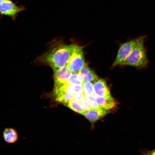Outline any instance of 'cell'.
<instances>
[{"instance_id": "cell-8", "label": "cell", "mask_w": 155, "mask_h": 155, "mask_svg": "<svg viewBox=\"0 0 155 155\" xmlns=\"http://www.w3.org/2000/svg\"><path fill=\"white\" fill-rule=\"evenodd\" d=\"M110 111L101 107L97 109H92L85 111L83 114L85 117L92 122L96 121L109 113Z\"/></svg>"}, {"instance_id": "cell-5", "label": "cell", "mask_w": 155, "mask_h": 155, "mask_svg": "<svg viewBox=\"0 0 155 155\" xmlns=\"http://www.w3.org/2000/svg\"><path fill=\"white\" fill-rule=\"evenodd\" d=\"M25 7L18 6L10 0L0 3V11L2 16H6L15 20L18 13L25 10Z\"/></svg>"}, {"instance_id": "cell-20", "label": "cell", "mask_w": 155, "mask_h": 155, "mask_svg": "<svg viewBox=\"0 0 155 155\" xmlns=\"http://www.w3.org/2000/svg\"><path fill=\"white\" fill-rule=\"evenodd\" d=\"M151 153V154L155 155V150L152 151Z\"/></svg>"}, {"instance_id": "cell-21", "label": "cell", "mask_w": 155, "mask_h": 155, "mask_svg": "<svg viewBox=\"0 0 155 155\" xmlns=\"http://www.w3.org/2000/svg\"><path fill=\"white\" fill-rule=\"evenodd\" d=\"M9 0H0V3L3 2H4L5 1H7Z\"/></svg>"}, {"instance_id": "cell-10", "label": "cell", "mask_w": 155, "mask_h": 155, "mask_svg": "<svg viewBox=\"0 0 155 155\" xmlns=\"http://www.w3.org/2000/svg\"><path fill=\"white\" fill-rule=\"evenodd\" d=\"M97 102L101 107L108 110L115 108L117 104L111 96L104 97L95 95Z\"/></svg>"}, {"instance_id": "cell-16", "label": "cell", "mask_w": 155, "mask_h": 155, "mask_svg": "<svg viewBox=\"0 0 155 155\" xmlns=\"http://www.w3.org/2000/svg\"><path fill=\"white\" fill-rule=\"evenodd\" d=\"M84 92L86 95H95L93 84L90 82H84L82 85Z\"/></svg>"}, {"instance_id": "cell-12", "label": "cell", "mask_w": 155, "mask_h": 155, "mask_svg": "<svg viewBox=\"0 0 155 155\" xmlns=\"http://www.w3.org/2000/svg\"><path fill=\"white\" fill-rule=\"evenodd\" d=\"M3 136L5 141L9 144L16 142L18 137L16 131L12 128H5L3 132Z\"/></svg>"}, {"instance_id": "cell-15", "label": "cell", "mask_w": 155, "mask_h": 155, "mask_svg": "<svg viewBox=\"0 0 155 155\" xmlns=\"http://www.w3.org/2000/svg\"><path fill=\"white\" fill-rule=\"evenodd\" d=\"M65 106L74 111L82 115L85 111L81 104L74 99L70 101Z\"/></svg>"}, {"instance_id": "cell-2", "label": "cell", "mask_w": 155, "mask_h": 155, "mask_svg": "<svg viewBox=\"0 0 155 155\" xmlns=\"http://www.w3.org/2000/svg\"><path fill=\"white\" fill-rule=\"evenodd\" d=\"M146 36L137 37V44L124 61L123 65L130 66L137 68H142L147 66L148 63L144 42Z\"/></svg>"}, {"instance_id": "cell-4", "label": "cell", "mask_w": 155, "mask_h": 155, "mask_svg": "<svg viewBox=\"0 0 155 155\" xmlns=\"http://www.w3.org/2000/svg\"><path fill=\"white\" fill-rule=\"evenodd\" d=\"M137 40V38H135L123 43L120 45L116 59L113 64V67L117 65H123L127 57L136 46Z\"/></svg>"}, {"instance_id": "cell-7", "label": "cell", "mask_w": 155, "mask_h": 155, "mask_svg": "<svg viewBox=\"0 0 155 155\" xmlns=\"http://www.w3.org/2000/svg\"><path fill=\"white\" fill-rule=\"evenodd\" d=\"M93 84L96 95L104 97L111 96L109 89L104 80L98 78L94 81Z\"/></svg>"}, {"instance_id": "cell-1", "label": "cell", "mask_w": 155, "mask_h": 155, "mask_svg": "<svg viewBox=\"0 0 155 155\" xmlns=\"http://www.w3.org/2000/svg\"><path fill=\"white\" fill-rule=\"evenodd\" d=\"M49 49L39 56L37 63L48 65L53 70L67 65L69 58L77 45L65 44L61 38H55L51 42Z\"/></svg>"}, {"instance_id": "cell-9", "label": "cell", "mask_w": 155, "mask_h": 155, "mask_svg": "<svg viewBox=\"0 0 155 155\" xmlns=\"http://www.w3.org/2000/svg\"><path fill=\"white\" fill-rule=\"evenodd\" d=\"M53 92H64L75 94L84 92L82 85H74L67 83L59 87L53 88Z\"/></svg>"}, {"instance_id": "cell-13", "label": "cell", "mask_w": 155, "mask_h": 155, "mask_svg": "<svg viewBox=\"0 0 155 155\" xmlns=\"http://www.w3.org/2000/svg\"><path fill=\"white\" fill-rule=\"evenodd\" d=\"M54 97L55 101L62 103L65 105L70 101L73 99L74 94L64 92L52 93Z\"/></svg>"}, {"instance_id": "cell-14", "label": "cell", "mask_w": 155, "mask_h": 155, "mask_svg": "<svg viewBox=\"0 0 155 155\" xmlns=\"http://www.w3.org/2000/svg\"><path fill=\"white\" fill-rule=\"evenodd\" d=\"M84 82L79 72L72 73L68 79L67 84L74 85H82Z\"/></svg>"}, {"instance_id": "cell-17", "label": "cell", "mask_w": 155, "mask_h": 155, "mask_svg": "<svg viewBox=\"0 0 155 155\" xmlns=\"http://www.w3.org/2000/svg\"><path fill=\"white\" fill-rule=\"evenodd\" d=\"M95 95L89 96L85 94V98L89 102L92 109H97L101 107L97 102Z\"/></svg>"}, {"instance_id": "cell-18", "label": "cell", "mask_w": 155, "mask_h": 155, "mask_svg": "<svg viewBox=\"0 0 155 155\" xmlns=\"http://www.w3.org/2000/svg\"><path fill=\"white\" fill-rule=\"evenodd\" d=\"M80 104L85 111H89L92 109L89 102L86 98L81 101Z\"/></svg>"}, {"instance_id": "cell-19", "label": "cell", "mask_w": 155, "mask_h": 155, "mask_svg": "<svg viewBox=\"0 0 155 155\" xmlns=\"http://www.w3.org/2000/svg\"><path fill=\"white\" fill-rule=\"evenodd\" d=\"M85 98L84 92L74 94L73 99L80 103Z\"/></svg>"}, {"instance_id": "cell-11", "label": "cell", "mask_w": 155, "mask_h": 155, "mask_svg": "<svg viewBox=\"0 0 155 155\" xmlns=\"http://www.w3.org/2000/svg\"><path fill=\"white\" fill-rule=\"evenodd\" d=\"M78 72L84 82L94 81L98 78L94 72L86 64Z\"/></svg>"}, {"instance_id": "cell-6", "label": "cell", "mask_w": 155, "mask_h": 155, "mask_svg": "<svg viewBox=\"0 0 155 155\" xmlns=\"http://www.w3.org/2000/svg\"><path fill=\"white\" fill-rule=\"evenodd\" d=\"M53 71L54 81L53 88L59 87L66 84L72 73L67 65Z\"/></svg>"}, {"instance_id": "cell-3", "label": "cell", "mask_w": 155, "mask_h": 155, "mask_svg": "<svg viewBox=\"0 0 155 155\" xmlns=\"http://www.w3.org/2000/svg\"><path fill=\"white\" fill-rule=\"evenodd\" d=\"M82 48L77 45L68 61L67 65L72 73L79 72L86 64Z\"/></svg>"}]
</instances>
